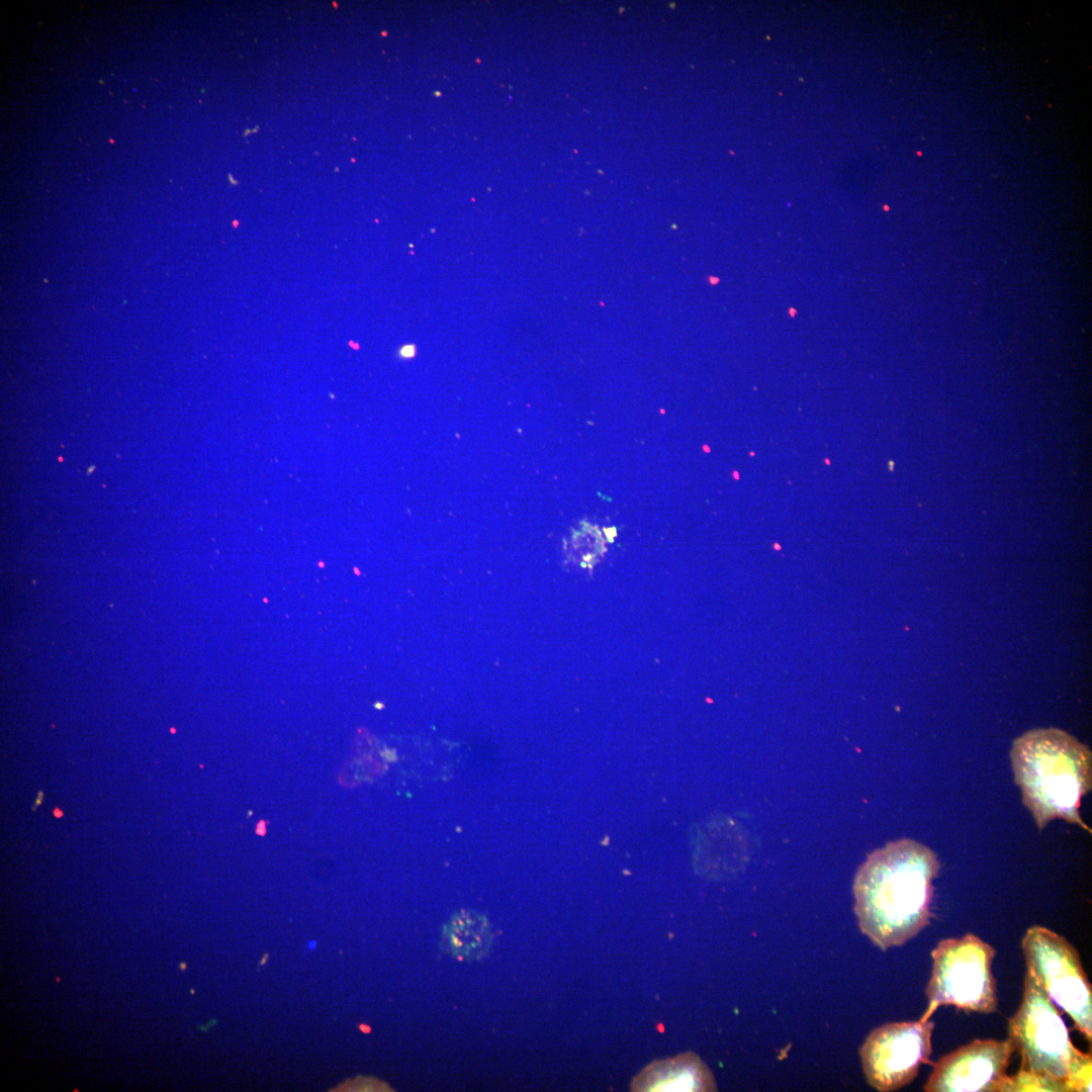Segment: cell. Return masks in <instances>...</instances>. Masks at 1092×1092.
I'll return each mask as SVG.
<instances>
[{
    "instance_id": "6da1fadb",
    "label": "cell",
    "mask_w": 1092,
    "mask_h": 1092,
    "mask_svg": "<svg viewBox=\"0 0 1092 1092\" xmlns=\"http://www.w3.org/2000/svg\"><path fill=\"white\" fill-rule=\"evenodd\" d=\"M936 854L909 838L870 853L853 881L860 931L883 950L902 945L929 924Z\"/></svg>"
},
{
    "instance_id": "7a4b0ae2",
    "label": "cell",
    "mask_w": 1092,
    "mask_h": 1092,
    "mask_svg": "<svg viewBox=\"0 0 1092 1092\" xmlns=\"http://www.w3.org/2000/svg\"><path fill=\"white\" fill-rule=\"evenodd\" d=\"M1010 757L1023 804L1039 829L1061 818L1091 832L1079 814L1092 785L1086 745L1060 729H1034L1014 740Z\"/></svg>"
},
{
    "instance_id": "3957f363",
    "label": "cell",
    "mask_w": 1092,
    "mask_h": 1092,
    "mask_svg": "<svg viewBox=\"0 0 1092 1092\" xmlns=\"http://www.w3.org/2000/svg\"><path fill=\"white\" fill-rule=\"evenodd\" d=\"M1008 1034L1021 1059L1014 1090L1090 1091L1091 1055L1075 1048L1059 1009L1028 973Z\"/></svg>"
},
{
    "instance_id": "277c9868",
    "label": "cell",
    "mask_w": 1092,
    "mask_h": 1092,
    "mask_svg": "<svg viewBox=\"0 0 1092 1092\" xmlns=\"http://www.w3.org/2000/svg\"><path fill=\"white\" fill-rule=\"evenodd\" d=\"M995 953L992 945L972 933L941 940L931 952L933 965L925 991L928 1005L920 1020L949 1005L967 1012H995Z\"/></svg>"
},
{
    "instance_id": "5b68a950",
    "label": "cell",
    "mask_w": 1092,
    "mask_h": 1092,
    "mask_svg": "<svg viewBox=\"0 0 1092 1092\" xmlns=\"http://www.w3.org/2000/svg\"><path fill=\"white\" fill-rule=\"evenodd\" d=\"M1021 944L1027 973L1091 1043L1092 989L1077 949L1042 926L1028 928Z\"/></svg>"
},
{
    "instance_id": "8992f818",
    "label": "cell",
    "mask_w": 1092,
    "mask_h": 1092,
    "mask_svg": "<svg viewBox=\"0 0 1092 1092\" xmlns=\"http://www.w3.org/2000/svg\"><path fill=\"white\" fill-rule=\"evenodd\" d=\"M934 1022L886 1023L874 1029L859 1049L867 1082L881 1092L910 1084L920 1066L930 1064Z\"/></svg>"
},
{
    "instance_id": "52a82bcc",
    "label": "cell",
    "mask_w": 1092,
    "mask_h": 1092,
    "mask_svg": "<svg viewBox=\"0 0 1092 1092\" xmlns=\"http://www.w3.org/2000/svg\"><path fill=\"white\" fill-rule=\"evenodd\" d=\"M1013 1051L1009 1038L974 1039L933 1064L924 1091H1010L1006 1071Z\"/></svg>"
},
{
    "instance_id": "ba28073f",
    "label": "cell",
    "mask_w": 1092,
    "mask_h": 1092,
    "mask_svg": "<svg viewBox=\"0 0 1092 1092\" xmlns=\"http://www.w3.org/2000/svg\"><path fill=\"white\" fill-rule=\"evenodd\" d=\"M638 1092L716 1091L711 1070L695 1053L656 1061L644 1068L630 1085Z\"/></svg>"
},
{
    "instance_id": "9c48e42d",
    "label": "cell",
    "mask_w": 1092,
    "mask_h": 1092,
    "mask_svg": "<svg viewBox=\"0 0 1092 1092\" xmlns=\"http://www.w3.org/2000/svg\"><path fill=\"white\" fill-rule=\"evenodd\" d=\"M492 941L487 920L474 911H461L444 926L442 947L464 960H478L486 954Z\"/></svg>"
},
{
    "instance_id": "30bf717a",
    "label": "cell",
    "mask_w": 1092,
    "mask_h": 1092,
    "mask_svg": "<svg viewBox=\"0 0 1092 1092\" xmlns=\"http://www.w3.org/2000/svg\"><path fill=\"white\" fill-rule=\"evenodd\" d=\"M415 353H416V348H415L414 345H405V346L401 347L400 350H399V356L402 357V358H411V357H413L415 355Z\"/></svg>"
},
{
    "instance_id": "8fae6325",
    "label": "cell",
    "mask_w": 1092,
    "mask_h": 1092,
    "mask_svg": "<svg viewBox=\"0 0 1092 1092\" xmlns=\"http://www.w3.org/2000/svg\"><path fill=\"white\" fill-rule=\"evenodd\" d=\"M43 799H44V792L42 790H39L37 795H36L34 805H33L31 810L35 811L36 808L42 803Z\"/></svg>"
},
{
    "instance_id": "7c38bea8",
    "label": "cell",
    "mask_w": 1092,
    "mask_h": 1092,
    "mask_svg": "<svg viewBox=\"0 0 1092 1092\" xmlns=\"http://www.w3.org/2000/svg\"><path fill=\"white\" fill-rule=\"evenodd\" d=\"M53 814H54V816H55V817H57V818H61V817L63 816V814H64V813H63V811H62V810H61L60 808H57V807H56V808H55V809L53 810Z\"/></svg>"
}]
</instances>
